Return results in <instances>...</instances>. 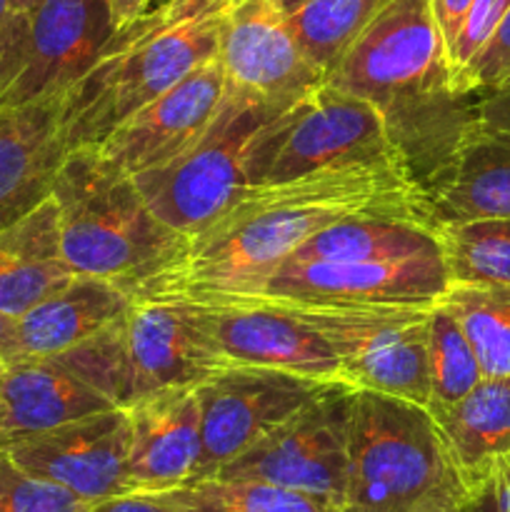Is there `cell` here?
<instances>
[{
    "label": "cell",
    "instance_id": "f1b7e54d",
    "mask_svg": "<svg viewBox=\"0 0 510 512\" xmlns=\"http://www.w3.org/2000/svg\"><path fill=\"white\" fill-rule=\"evenodd\" d=\"M485 378L468 335L443 303H435L428 318V408L453 405Z\"/></svg>",
    "mask_w": 510,
    "mask_h": 512
},
{
    "label": "cell",
    "instance_id": "9a60e30c",
    "mask_svg": "<svg viewBox=\"0 0 510 512\" xmlns=\"http://www.w3.org/2000/svg\"><path fill=\"white\" fill-rule=\"evenodd\" d=\"M13 463L85 503L128 493L130 423L125 408L103 410L5 445Z\"/></svg>",
    "mask_w": 510,
    "mask_h": 512
},
{
    "label": "cell",
    "instance_id": "5bb4252c",
    "mask_svg": "<svg viewBox=\"0 0 510 512\" xmlns=\"http://www.w3.org/2000/svg\"><path fill=\"white\" fill-rule=\"evenodd\" d=\"M218 60L228 85L273 105H295L328 83L305 58L280 0H235Z\"/></svg>",
    "mask_w": 510,
    "mask_h": 512
},
{
    "label": "cell",
    "instance_id": "e575fe53",
    "mask_svg": "<svg viewBox=\"0 0 510 512\" xmlns=\"http://www.w3.org/2000/svg\"><path fill=\"white\" fill-rule=\"evenodd\" d=\"M28 10H18L13 0H0V98L23 68Z\"/></svg>",
    "mask_w": 510,
    "mask_h": 512
},
{
    "label": "cell",
    "instance_id": "ffe728a7",
    "mask_svg": "<svg viewBox=\"0 0 510 512\" xmlns=\"http://www.w3.org/2000/svg\"><path fill=\"white\" fill-rule=\"evenodd\" d=\"M130 423V490L183 488L193 483L203 458L198 385L150 393L125 405Z\"/></svg>",
    "mask_w": 510,
    "mask_h": 512
},
{
    "label": "cell",
    "instance_id": "83f0119b",
    "mask_svg": "<svg viewBox=\"0 0 510 512\" xmlns=\"http://www.w3.org/2000/svg\"><path fill=\"white\" fill-rule=\"evenodd\" d=\"M440 303L453 313L490 378H510V288L450 283Z\"/></svg>",
    "mask_w": 510,
    "mask_h": 512
},
{
    "label": "cell",
    "instance_id": "44dd1931",
    "mask_svg": "<svg viewBox=\"0 0 510 512\" xmlns=\"http://www.w3.org/2000/svg\"><path fill=\"white\" fill-rule=\"evenodd\" d=\"M113 408L120 405L63 355L5 360L0 373V448Z\"/></svg>",
    "mask_w": 510,
    "mask_h": 512
},
{
    "label": "cell",
    "instance_id": "8fae6325",
    "mask_svg": "<svg viewBox=\"0 0 510 512\" xmlns=\"http://www.w3.org/2000/svg\"><path fill=\"white\" fill-rule=\"evenodd\" d=\"M330 385L340 383L268 368H230L200 383L203 458L195 480L213 478Z\"/></svg>",
    "mask_w": 510,
    "mask_h": 512
},
{
    "label": "cell",
    "instance_id": "484cf974",
    "mask_svg": "<svg viewBox=\"0 0 510 512\" xmlns=\"http://www.w3.org/2000/svg\"><path fill=\"white\" fill-rule=\"evenodd\" d=\"M393 0H308L288 13L305 58L330 78L360 35Z\"/></svg>",
    "mask_w": 510,
    "mask_h": 512
},
{
    "label": "cell",
    "instance_id": "60d3db41",
    "mask_svg": "<svg viewBox=\"0 0 510 512\" xmlns=\"http://www.w3.org/2000/svg\"><path fill=\"white\" fill-rule=\"evenodd\" d=\"M455 508H458V505H430V508H425V510H420V512H455Z\"/></svg>",
    "mask_w": 510,
    "mask_h": 512
},
{
    "label": "cell",
    "instance_id": "f35d334b",
    "mask_svg": "<svg viewBox=\"0 0 510 512\" xmlns=\"http://www.w3.org/2000/svg\"><path fill=\"white\" fill-rule=\"evenodd\" d=\"M15 330H18V318L0 313V360H8L13 355Z\"/></svg>",
    "mask_w": 510,
    "mask_h": 512
},
{
    "label": "cell",
    "instance_id": "ee69618b",
    "mask_svg": "<svg viewBox=\"0 0 510 512\" xmlns=\"http://www.w3.org/2000/svg\"><path fill=\"white\" fill-rule=\"evenodd\" d=\"M3 368H5V360H0V373H3Z\"/></svg>",
    "mask_w": 510,
    "mask_h": 512
},
{
    "label": "cell",
    "instance_id": "e0dca14e",
    "mask_svg": "<svg viewBox=\"0 0 510 512\" xmlns=\"http://www.w3.org/2000/svg\"><path fill=\"white\" fill-rule=\"evenodd\" d=\"M190 305L228 368H268L345 385L330 345L285 310L243 300H210Z\"/></svg>",
    "mask_w": 510,
    "mask_h": 512
},
{
    "label": "cell",
    "instance_id": "d4e9b609",
    "mask_svg": "<svg viewBox=\"0 0 510 512\" xmlns=\"http://www.w3.org/2000/svg\"><path fill=\"white\" fill-rule=\"evenodd\" d=\"M440 250L443 243L438 228L395 223V220H343L320 230L280 265L313 263V260L368 263V260L413 258V255L440 253Z\"/></svg>",
    "mask_w": 510,
    "mask_h": 512
},
{
    "label": "cell",
    "instance_id": "7a4b0ae2",
    "mask_svg": "<svg viewBox=\"0 0 510 512\" xmlns=\"http://www.w3.org/2000/svg\"><path fill=\"white\" fill-rule=\"evenodd\" d=\"M383 113L410 168L425 183L448 158L473 95L455 88L448 48L428 0H393L328 78Z\"/></svg>",
    "mask_w": 510,
    "mask_h": 512
},
{
    "label": "cell",
    "instance_id": "3957f363",
    "mask_svg": "<svg viewBox=\"0 0 510 512\" xmlns=\"http://www.w3.org/2000/svg\"><path fill=\"white\" fill-rule=\"evenodd\" d=\"M235 0H168L115 30L68 93L73 148H93L115 125L218 58Z\"/></svg>",
    "mask_w": 510,
    "mask_h": 512
},
{
    "label": "cell",
    "instance_id": "d6a6232c",
    "mask_svg": "<svg viewBox=\"0 0 510 512\" xmlns=\"http://www.w3.org/2000/svg\"><path fill=\"white\" fill-rule=\"evenodd\" d=\"M510 0H473L465 13L463 25H460L458 35H455L453 45L448 50L450 68H453V78L470 63L475 53L488 43L493 30L508 13Z\"/></svg>",
    "mask_w": 510,
    "mask_h": 512
},
{
    "label": "cell",
    "instance_id": "2e32d148",
    "mask_svg": "<svg viewBox=\"0 0 510 512\" xmlns=\"http://www.w3.org/2000/svg\"><path fill=\"white\" fill-rule=\"evenodd\" d=\"M448 288V265L440 250L413 258L368 263L313 260L280 265L268 283L255 293L320 305H435Z\"/></svg>",
    "mask_w": 510,
    "mask_h": 512
},
{
    "label": "cell",
    "instance_id": "cb8c5ba5",
    "mask_svg": "<svg viewBox=\"0 0 510 512\" xmlns=\"http://www.w3.org/2000/svg\"><path fill=\"white\" fill-rule=\"evenodd\" d=\"M428 410L460 480L510 453V378L485 375L453 405Z\"/></svg>",
    "mask_w": 510,
    "mask_h": 512
},
{
    "label": "cell",
    "instance_id": "836d02e7",
    "mask_svg": "<svg viewBox=\"0 0 510 512\" xmlns=\"http://www.w3.org/2000/svg\"><path fill=\"white\" fill-rule=\"evenodd\" d=\"M455 512H510V453L463 480Z\"/></svg>",
    "mask_w": 510,
    "mask_h": 512
},
{
    "label": "cell",
    "instance_id": "603a6c76",
    "mask_svg": "<svg viewBox=\"0 0 510 512\" xmlns=\"http://www.w3.org/2000/svg\"><path fill=\"white\" fill-rule=\"evenodd\" d=\"M73 275L60 255L53 198L0 230V313L20 318Z\"/></svg>",
    "mask_w": 510,
    "mask_h": 512
},
{
    "label": "cell",
    "instance_id": "b9f144b4",
    "mask_svg": "<svg viewBox=\"0 0 510 512\" xmlns=\"http://www.w3.org/2000/svg\"><path fill=\"white\" fill-rule=\"evenodd\" d=\"M38 3H40V0H13V5L18 10H30L33 5H38Z\"/></svg>",
    "mask_w": 510,
    "mask_h": 512
},
{
    "label": "cell",
    "instance_id": "7c38bea8",
    "mask_svg": "<svg viewBox=\"0 0 510 512\" xmlns=\"http://www.w3.org/2000/svg\"><path fill=\"white\" fill-rule=\"evenodd\" d=\"M375 163H408V158L370 100L325 83L303 103L265 183L315 170Z\"/></svg>",
    "mask_w": 510,
    "mask_h": 512
},
{
    "label": "cell",
    "instance_id": "d6986e66",
    "mask_svg": "<svg viewBox=\"0 0 510 512\" xmlns=\"http://www.w3.org/2000/svg\"><path fill=\"white\" fill-rule=\"evenodd\" d=\"M70 153L68 95L0 105V230L50 198Z\"/></svg>",
    "mask_w": 510,
    "mask_h": 512
},
{
    "label": "cell",
    "instance_id": "ba28073f",
    "mask_svg": "<svg viewBox=\"0 0 510 512\" xmlns=\"http://www.w3.org/2000/svg\"><path fill=\"white\" fill-rule=\"evenodd\" d=\"M353 398L355 390L348 385H330L213 478L263 480L340 512L348 483Z\"/></svg>",
    "mask_w": 510,
    "mask_h": 512
},
{
    "label": "cell",
    "instance_id": "7bdbcfd3",
    "mask_svg": "<svg viewBox=\"0 0 510 512\" xmlns=\"http://www.w3.org/2000/svg\"><path fill=\"white\" fill-rule=\"evenodd\" d=\"M163 3H168V0H150V3H148V8H145V10H150V8H158V5H163Z\"/></svg>",
    "mask_w": 510,
    "mask_h": 512
},
{
    "label": "cell",
    "instance_id": "277c9868",
    "mask_svg": "<svg viewBox=\"0 0 510 512\" xmlns=\"http://www.w3.org/2000/svg\"><path fill=\"white\" fill-rule=\"evenodd\" d=\"M305 100L273 105L228 85L218 118L193 148L133 178L155 218L185 240L265 183Z\"/></svg>",
    "mask_w": 510,
    "mask_h": 512
},
{
    "label": "cell",
    "instance_id": "4316f807",
    "mask_svg": "<svg viewBox=\"0 0 510 512\" xmlns=\"http://www.w3.org/2000/svg\"><path fill=\"white\" fill-rule=\"evenodd\" d=\"M450 283L510 288V218L438 225Z\"/></svg>",
    "mask_w": 510,
    "mask_h": 512
},
{
    "label": "cell",
    "instance_id": "8992f818",
    "mask_svg": "<svg viewBox=\"0 0 510 512\" xmlns=\"http://www.w3.org/2000/svg\"><path fill=\"white\" fill-rule=\"evenodd\" d=\"M463 480L423 405L355 390L340 512H420L458 505Z\"/></svg>",
    "mask_w": 510,
    "mask_h": 512
},
{
    "label": "cell",
    "instance_id": "9c48e42d",
    "mask_svg": "<svg viewBox=\"0 0 510 512\" xmlns=\"http://www.w3.org/2000/svg\"><path fill=\"white\" fill-rule=\"evenodd\" d=\"M125 405L170 388H195L230 370L185 300L138 298L118 323Z\"/></svg>",
    "mask_w": 510,
    "mask_h": 512
},
{
    "label": "cell",
    "instance_id": "74e56055",
    "mask_svg": "<svg viewBox=\"0 0 510 512\" xmlns=\"http://www.w3.org/2000/svg\"><path fill=\"white\" fill-rule=\"evenodd\" d=\"M148 3L150 0H105L115 30L123 28V25L130 23L133 18H138L140 13H145Z\"/></svg>",
    "mask_w": 510,
    "mask_h": 512
},
{
    "label": "cell",
    "instance_id": "6da1fadb",
    "mask_svg": "<svg viewBox=\"0 0 510 512\" xmlns=\"http://www.w3.org/2000/svg\"><path fill=\"white\" fill-rule=\"evenodd\" d=\"M343 220L438 228L428 190L408 163L348 165L268 180L185 238L175 258L135 295L203 303L255 293L300 245Z\"/></svg>",
    "mask_w": 510,
    "mask_h": 512
},
{
    "label": "cell",
    "instance_id": "30bf717a",
    "mask_svg": "<svg viewBox=\"0 0 510 512\" xmlns=\"http://www.w3.org/2000/svg\"><path fill=\"white\" fill-rule=\"evenodd\" d=\"M423 185L438 225L510 218V85L475 93L453 150Z\"/></svg>",
    "mask_w": 510,
    "mask_h": 512
},
{
    "label": "cell",
    "instance_id": "ab89813d",
    "mask_svg": "<svg viewBox=\"0 0 510 512\" xmlns=\"http://www.w3.org/2000/svg\"><path fill=\"white\" fill-rule=\"evenodd\" d=\"M280 3H283L285 13H293V10H298L300 5H303V3H308V0H280Z\"/></svg>",
    "mask_w": 510,
    "mask_h": 512
},
{
    "label": "cell",
    "instance_id": "d590c367",
    "mask_svg": "<svg viewBox=\"0 0 510 512\" xmlns=\"http://www.w3.org/2000/svg\"><path fill=\"white\" fill-rule=\"evenodd\" d=\"M83 512H183L170 490L150 493V490H128L113 498L88 503Z\"/></svg>",
    "mask_w": 510,
    "mask_h": 512
},
{
    "label": "cell",
    "instance_id": "5b68a950",
    "mask_svg": "<svg viewBox=\"0 0 510 512\" xmlns=\"http://www.w3.org/2000/svg\"><path fill=\"white\" fill-rule=\"evenodd\" d=\"M60 255L75 275L135 290L175 258L183 238L165 228L130 175L93 148H73L55 178Z\"/></svg>",
    "mask_w": 510,
    "mask_h": 512
},
{
    "label": "cell",
    "instance_id": "4fadbf2b",
    "mask_svg": "<svg viewBox=\"0 0 510 512\" xmlns=\"http://www.w3.org/2000/svg\"><path fill=\"white\" fill-rule=\"evenodd\" d=\"M225 95L228 78L213 58L128 115L93 150L118 173L138 178L193 148L218 118Z\"/></svg>",
    "mask_w": 510,
    "mask_h": 512
},
{
    "label": "cell",
    "instance_id": "4dcf8cb0",
    "mask_svg": "<svg viewBox=\"0 0 510 512\" xmlns=\"http://www.w3.org/2000/svg\"><path fill=\"white\" fill-rule=\"evenodd\" d=\"M85 500L35 478L0 450V512H83Z\"/></svg>",
    "mask_w": 510,
    "mask_h": 512
},
{
    "label": "cell",
    "instance_id": "1f68e13d",
    "mask_svg": "<svg viewBox=\"0 0 510 512\" xmlns=\"http://www.w3.org/2000/svg\"><path fill=\"white\" fill-rule=\"evenodd\" d=\"M510 85V8L493 30L488 43L455 75V88L465 95Z\"/></svg>",
    "mask_w": 510,
    "mask_h": 512
},
{
    "label": "cell",
    "instance_id": "8d00e7d4",
    "mask_svg": "<svg viewBox=\"0 0 510 512\" xmlns=\"http://www.w3.org/2000/svg\"><path fill=\"white\" fill-rule=\"evenodd\" d=\"M430 10H433V18L438 23L440 35L445 40V48L450 50L455 35H458L460 25H463L465 13H468L470 3L473 0H428Z\"/></svg>",
    "mask_w": 510,
    "mask_h": 512
},
{
    "label": "cell",
    "instance_id": "52a82bcc",
    "mask_svg": "<svg viewBox=\"0 0 510 512\" xmlns=\"http://www.w3.org/2000/svg\"><path fill=\"white\" fill-rule=\"evenodd\" d=\"M215 300L268 303L285 310L330 345L348 388L428 408V318L433 305H320L263 293Z\"/></svg>",
    "mask_w": 510,
    "mask_h": 512
},
{
    "label": "cell",
    "instance_id": "7402d4cb",
    "mask_svg": "<svg viewBox=\"0 0 510 512\" xmlns=\"http://www.w3.org/2000/svg\"><path fill=\"white\" fill-rule=\"evenodd\" d=\"M135 295L93 275H73L18 318L13 358H50L68 353L118 323Z\"/></svg>",
    "mask_w": 510,
    "mask_h": 512
},
{
    "label": "cell",
    "instance_id": "ac0fdd59",
    "mask_svg": "<svg viewBox=\"0 0 510 512\" xmlns=\"http://www.w3.org/2000/svg\"><path fill=\"white\" fill-rule=\"evenodd\" d=\"M113 33L105 0H40L28 10L23 68L0 105L68 95Z\"/></svg>",
    "mask_w": 510,
    "mask_h": 512
},
{
    "label": "cell",
    "instance_id": "f546056e",
    "mask_svg": "<svg viewBox=\"0 0 510 512\" xmlns=\"http://www.w3.org/2000/svg\"><path fill=\"white\" fill-rule=\"evenodd\" d=\"M170 493L183 512H333L308 495L263 480L205 478Z\"/></svg>",
    "mask_w": 510,
    "mask_h": 512
}]
</instances>
